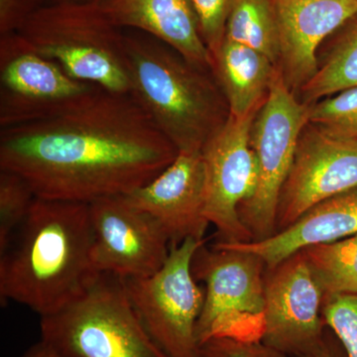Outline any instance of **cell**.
Returning <instances> with one entry per match:
<instances>
[{"mask_svg":"<svg viewBox=\"0 0 357 357\" xmlns=\"http://www.w3.org/2000/svg\"><path fill=\"white\" fill-rule=\"evenodd\" d=\"M50 3H103L105 0H50Z\"/></svg>","mask_w":357,"mask_h":357,"instance_id":"f546056e","label":"cell"},{"mask_svg":"<svg viewBox=\"0 0 357 357\" xmlns=\"http://www.w3.org/2000/svg\"><path fill=\"white\" fill-rule=\"evenodd\" d=\"M177 155L130 95L103 89L55 116L0 130V169L20 174L45 199L126 196Z\"/></svg>","mask_w":357,"mask_h":357,"instance_id":"6da1fadb","label":"cell"},{"mask_svg":"<svg viewBox=\"0 0 357 357\" xmlns=\"http://www.w3.org/2000/svg\"><path fill=\"white\" fill-rule=\"evenodd\" d=\"M257 112L244 117L229 114L202 149L206 177L204 213L217 229L218 243L253 241L241 222L238 208L252 196L257 184V166L250 145L251 126Z\"/></svg>","mask_w":357,"mask_h":357,"instance_id":"30bf717a","label":"cell"},{"mask_svg":"<svg viewBox=\"0 0 357 357\" xmlns=\"http://www.w3.org/2000/svg\"><path fill=\"white\" fill-rule=\"evenodd\" d=\"M204 241L171 244L157 273L124 279L134 309L152 340L168 357H199L197 325L204 291L192 273V258Z\"/></svg>","mask_w":357,"mask_h":357,"instance_id":"ba28073f","label":"cell"},{"mask_svg":"<svg viewBox=\"0 0 357 357\" xmlns=\"http://www.w3.org/2000/svg\"><path fill=\"white\" fill-rule=\"evenodd\" d=\"M21 357H68L61 354L52 345L47 344L44 340H40L38 344L33 345Z\"/></svg>","mask_w":357,"mask_h":357,"instance_id":"f1b7e54d","label":"cell"},{"mask_svg":"<svg viewBox=\"0 0 357 357\" xmlns=\"http://www.w3.org/2000/svg\"><path fill=\"white\" fill-rule=\"evenodd\" d=\"M192 273L204 282V307L197 325L199 344L213 337L261 340L264 275L261 257L222 243H202L192 258Z\"/></svg>","mask_w":357,"mask_h":357,"instance_id":"8992f818","label":"cell"},{"mask_svg":"<svg viewBox=\"0 0 357 357\" xmlns=\"http://www.w3.org/2000/svg\"><path fill=\"white\" fill-rule=\"evenodd\" d=\"M44 0H0V35L17 31L32 14L44 6Z\"/></svg>","mask_w":357,"mask_h":357,"instance_id":"4316f807","label":"cell"},{"mask_svg":"<svg viewBox=\"0 0 357 357\" xmlns=\"http://www.w3.org/2000/svg\"><path fill=\"white\" fill-rule=\"evenodd\" d=\"M356 234L357 187L316 204L287 229L264 241L222 243L255 253L266 268H272L302 249Z\"/></svg>","mask_w":357,"mask_h":357,"instance_id":"e0dca14e","label":"cell"},{"mask_svg":"<svg viewBox=\"0 0 357 357\" xmlns=\"http://www.w3.org/2000/svg\"><path fill=\"white\" fill-rule=\"evenodd\" d=\"M103 9L119 28L145 33L211 72L213 56L202 36L192 0H105Z\"/></svg>","mask_w":357,"mask_h":357,"instance_id":"2e32d148","label":"cell"},{"mask_svg":"<svg viewBox=\"0 0 357 357\" xmlns=\"http://www.w3.org/2000/svg\"><path fill=\"white\" fill-rule=\"evenodd\" d=\"M304 357H349L335 333L326 326L323 344L318 351Z\"/></svg>","mask_w":357,"mask_h":357,"instance_id":"83f0119b","label":"cell"},{"mask_svg":"<svg viewBox=\"0 0 357 357\" xmlns=\"http://www.w3.org/2000/svg\"><path fill=\"white\" fill-rule=\"evenodd\" d=\"M100 89L73 79L17 32L0 37V128L55 116Z\"/></svg>","mask_w":357,"mask_h":357,"instance_id":"9c48e42d","label":"cell"},{"mask_svg":"<svg viewBox=\"0 0 357 357\" xmlns=\"http://www.w3.org/2000/svg\"><path fill=\"white\" fill-rule=\"evenodd\" d=\"M279 35L278 68L294 93L311 81L318 70L324 41L357 13V0H271Z\"/></svg>","mask_w":357,"mask_h":357,"instance_id":"9a60e30c","label":"cell"},{"mask_svg":"<svg viewBox=\"0 0 357 357\" xmlns=\"http://www.w3.org/2000/svg\"><path fill=\"white\" fill-rule=\"evenodd\" d=\"M77 81L129 95L124 33L100 3H49L16 31Z\"/></svg>","mask_w":357,"mask_h":357,"instance_id":"277c9868","label":"cell"},{"mask_svg":"<svg viewBox=\"0 0 357 357\" xmlns=\"http://www.w3.org/2000/svg\"><path fill=\"white\" fill-rule=\"evenodd\" d=\"M199 357H292L263 342L213 337L199 345Z\"/></svg>","mask_w":357,"mask_h":357,"instance_id":"484cf974","label":"cell"},{"mask_svg":"<svg viewBox=\"0 0 357 357\" xmlns=\"http://www.w3.org/2000/svg\"><path fill=\"white\" fill-rule=\"evenodd\" d=\"M323 318L344 344L349 356L357 357V294L326 300Z\"/></svg>","mask_w":357,"mask_h":357,"instance_id":"cb8c5ba5","label":"cell"},{"mask_svg":"<svg viewBox=\"0 0 357 357\" xmlns=\"http://www.w3.org/2000/svg\"><path fill=\"white\" fill-rule=\"evenodd\" d=\"M309 123V105L286 86L280 72L252 122L250 145L257 166L255 192L239 206L238 215L253 237L264 241L276 234L282 188L290 172L301 133Z\"/></svg>","mask_w":357,"mask_h":357,"instance_id":"52a82bcc","label":"cell"},{"mask_svg":"<svg viewBox=\"0 0 357 357\" xmlns=\"http://www.w3.org/2000/svg\"><path fill=\"white\" fill-rule=\"evenodd\" d=\"M89 204L37 198L0 248V301L40 317L62 309L98 276Z\"/></svg>","mask_w":357,"mask_h":357,"instance_id":"7a4b0ae2","label":"cell"},{"mask_svg":"<svg viewBox=\"0 0 357 357\" xmlns=\"http://www.w3.org/2000/svg\"><path fill=\"white\" fill-rule=\"evenodd\" d=\"M300 251L323 292L324 303L337 296L357 294V234Z\"/></svg>","mask_w":357,"mask_h":357,"instance_id":"ffe728a7","label":"cell"},{"mask_svg":"<svg viewBox=\"0 0 357 357\" xmlns=\"http://www.w3.org/2000/svg\"><path fill=\"white\" fill-rule=\"evenodd\" d=\"M309 123L344 139H357V86L309 105Z\"/></svg>","mask_w":357,"mask_h":357,"instance_id":"7402d4cb","label":"cell"},{"mask_svg":"<svg viewBox=\"0 0 357 357\" xmlns=\"http://www.w3.org/2000/svg\"><path fill=\"white\" fill-rule=\"evenodd\" d=\"M36 199L22 176L0 169V248L27 217Z\"/></svg>","mask_w":357,"mask_h":357,"instance_id":"603a6c76","label":"cell"},{"mask_svg":"<svg viewBox=\"0 0 357 357\" xmlns=\"http://www.w3.org/2000/svg\"><path fill=\"white\" fill-rule=\"evenodd\" d=\"M279 70L266 56L225 38L213 55L211 73L220 86L229 114L244 117L261 107Z\"/></svg>","mask_w":357,"mask_h":357,"instance_id":"ac0fdd59","label":"cell"},{"mask_svg":"<svg viewBox=\"0 0 357 357\" xmlns=\"http://www.w3.org/2000/svg\"><path fill=\"white\" fill-rule=\"evenodd\" d=\"M356 187L357 139L335 137L307 123L282 188L277 232L287 229L316 204Z\"/></svg>","mask_w":357,"mask_h":357,"instance_id":"4fadbf2b","label":"cell"},{"mask_svg":"<svg viewBox=\"0 0 357 357\" xmlns=\"http://www.w3.org/2000/svg\"><path fill=\"white\" fill-rule=\"evenodd\" d=\"M206 177L202 151L178 152L165 170L148 184L123 196L151 215L163 227L171 244L188 238L204 241L208 229Z\"/></svg>","mask_w":357,"mask_h":357,"instance_id":"5bb4252c","label":"cell"},{"mask_svg":"<svg viewBox=\"0 0 357 357\" xmlns=\"http://www.w3.org/2000/svg\"><path fill=\"white\" fill-rule=\"evenodd\" d=\"M129 95L178 152L202 151L229 116L213 73L147 34L124 33Z\"/></svg>","mask_w":357,"mask_h":357,"instance_id":"3957f363","label":"cell"},{"mask_svg":"<svg viewBox=\"0 0 357 357\" xmlns=\"http://www.w3.org/2000/svg\"><path fill=\"white\" fill-rule=\"evenodd\" d=\"M328 39L316 74L299 91L307 105L357 86V13Z\"/></svg>","mask_w":357,"mask_h":357,"instance_id":"d6986e66","label":"cell"},{"mask_svg":"<svg viewBox=\"0 0 357 357\" xmlns=\"http://www.w3.org/2000/svg\"><path fill=\"white\" fill-rule=\"evenodd\" d=\"M225 38L255 49L278 65L280 35L271 0H237Z\"/></svg>","mask_w":357,"mask_h":357,"instance_id":"44dd1931","label":"cell"},{"mask_svg":"<svg viewBox=\"0 0 357 357\" xmlns=\"http://www.w3.org/2000/svg\"><path fill=\"white\" fill-rule=\"evenodd\" d=\"M41 340L68 357H168L134 309L124 279L100 273L81 296L41 317Z\"/></svg>","mask_w":357,"mask_h":357,"instance_id":"5b68a950","label":"cell"},{"mask_svg":"<svg viewBox=\"0 0 357 357\" xmlns=\"http://www.w3.org/2000/svg\"><path fill=\"white\" fill-rule=\"evenodd\" d=\"M237 0H192L201 26L202 36L211 56L225 37L227 21Z\"/></svg>","mask_w":357,"mask_h":357,"instance_id":"d4e9b609","label":"cell"},{"mask_svg":"<svg viewBox=\"0 0 357 357\" xmlns=\"http://www.w3.org/2000/svg\"><path fill=\"white\" fill-rule=\"evenodd\" d=\"M89 206L93 262L98 273L143 278L163 267L171 243L151 215L135 208L123 196L96 199Z\"/></svg>","mask_w":357,"mask_h":357,"instance_id":"7c38bea8","label":"cell"},{"mask_svg":"<svg viewBox=\"0 0 357 357\" xmlns=\"http://www.w3.org/2000/svg\"><path fill=\"white\" fill-rule=\"evenodd\" d=\"M265 344L292 357L318 351L325 337L324 295L302 251L264 275Z\"/></svg>","mask_w":357,"mask_h":357,"instance_id":"8fae6325","label":"cell"}]
</instances>
